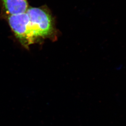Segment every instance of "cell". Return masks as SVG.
<instances>
[{"instance_id": "6da1fadb", "label": "cell", "mask_w": 126, "mask_h": 126, "mask_svg": "<svg viewBox=\"0 0 126 126\" xmlns=\"http://www.w3.org/2000/svg\"><path fill=\"white\" fill-rule=\"evenodd\" d=\"M29 18L31 42L50 38L54 32L53 21L48 12L41 8L32 7L26 11Z\"/></svg>"}, {"instance_id": "7a4b0ae2", "label": "cell", "mask_w": 126, "mask_h": 126, "mask_svg": "<svg viewBox=\"0 0 126 126\" xmlns=\"http://www.w3.org/2000/svg\"><path fill=\"white\" fill-rule=\"evenodd\" d=\"M12 31L21 44L28 47L31 44L29 30V18L27 12L6 16Z\"/></svg>"}, {"instance_id": "3957f363", "label": "cell", "mask_w": 126, "mask_h": 126, "mask_svg": "<svg viewBox=\"0 0 126 126\" xmlns=\"http://www.w3.org/2000/svg\"><path fill=\"white\" fill-rule=\"evenodd\" d=\"M6 16L26 12L28 9L27 0H1Z\"/></svg>"}]
</instances>
